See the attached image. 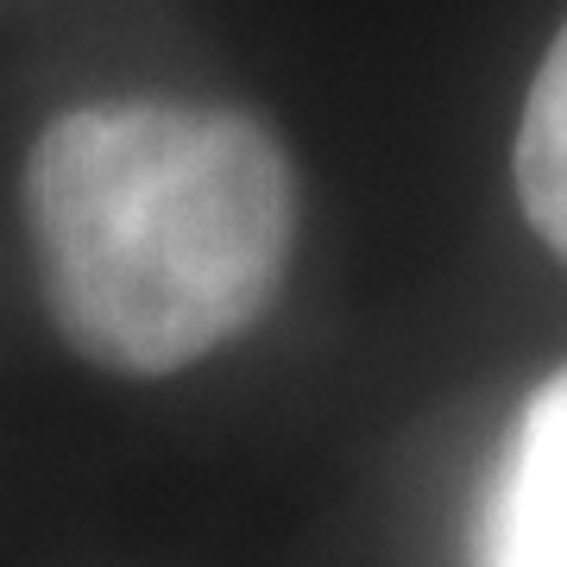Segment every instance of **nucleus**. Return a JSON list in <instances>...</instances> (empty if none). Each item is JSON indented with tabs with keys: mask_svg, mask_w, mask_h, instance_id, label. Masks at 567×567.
Here are the masks:
<instances>
[{
	"mask_svg": "<svg viewBox=\"0 0 567 567\" xmlns=\"http://www.w3.org/2000/svg\"><path fill=\"white\" fill-rule=\"evenodd\" d=\"M25 227L63 341L107 372L164 379L271 309L297 177L240 107H70L25 158Z\"/></svg>",
	"mask_w": 567,
	"mask_h": 567,
	"instance_id": "nucleus-1",
	"label": "nucleus"
},
{
	"mask_svg": "<svg viewBox=\"0 0 567 567\" xmlns=\"http://www.w3.org/2000/svg\"><path fill=\"white\" fill-rule=\"evenodd\" d=\"M473 567H567V365L524 398L473 517Z\"/></svg>",
	"mask_w": 567,
	"mask_h": 567,
	"instance_id": "nucleus-2",
	"label": "nucleus"
},
{
	"mask_svg": "<svg viewBox=\"0 0 567 567\" xmlns=\"http://www.w3.org/2000/svg\"><path fill=\"white\" fill-rule=\"evenodd\" d=\"M517 196L548 252L567 259V25L536 63L524 121H517Z\"/></svg>",
	"mask_w": 567,
	"mask_h": 567,
	"instance_id": "nucleus-3",
	"label": "nucleus"
}]
</instances>
